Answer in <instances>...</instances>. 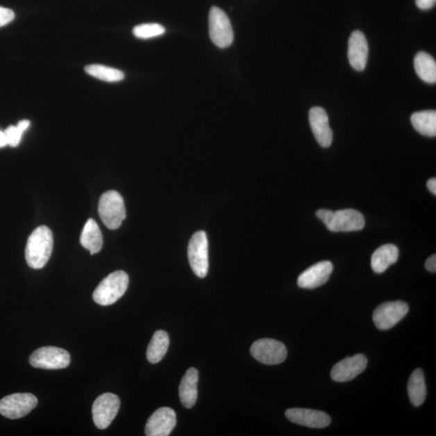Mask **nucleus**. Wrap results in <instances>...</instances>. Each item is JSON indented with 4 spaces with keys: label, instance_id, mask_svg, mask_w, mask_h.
Instances as JSON below:
<instances>
[{
    "label": "nucleus",
    "instance_id": "nucleus-28",
    "mask_svg": "<svg viewBox=\"0 0 436 436\" xmlns=\"http://www.w3.org/2000/svg\"><path fill=\"white\" fill-rule=\"evenodd\" d=\"M15 18V14L11 9L0 7V27L7 26Z\"/></svg>",
    "mask_w": 436,
    "mask_h": 436
},
{
    "label": "nucleus",
    "instance_id": "nucleus-15",
    "mask_svg": "<svg viewBox=\"0 0 436 436\" xmlns=\"http://www.w3.org/2000/svg\"><path fill=\"white\" fill-rule=\"evenodd\" d=\"M333 271V265L330 261L317 262L306 269L297 279V285L302 289L314 290L328 281Z\"/></svg>",
    "mask_w": 436,
    "mask_h": 436
},
{
    "label": "nucleus",
    "instance_id": "nucleus-19",
    "mask_svg": "<svg viewBox=\"0 0 436 436\" xmlns=\"http://www.w3.org/2000/svg\"><path fill=\"white\" fill-rule=\"evenodd\" d=\"M399 257V250L394 244H385L374 251L371 259V269L376 274H383L390 265L395 264Z\"/></svg>",
    "mask_w": 436,
    "mask_h": 436
},
{
    "label": "nucleus",
    "instance_id": "nucleus-3",
    "mask_svg": "<svg viewBox=\"0 0 436 436\" xmlns=\"http://www.w3.org/2000/svg\"><path fill=\"white\" fill-rule=\"evenodd\" d=\"M99 215L108 229H118L126 217L125 202L120 193L116 191L103 193L99 202Z\"/></svg>",
    "mask_w": 436,
    "mask_h": 436
},
{
    "label": "nucleus",
    "instance_id": "nucleus-31",
    "mask_svg": "<svg viewBox=\"0 0 436 436\" xmlns=\"http://www.w3.org/2000/svg\"><path fill=\"white\" fill-rule=\"evenodd\" d=\"M426 269L430 272L436 271V255H433L428 258L425 264Z\"/></svg>",
    "mask_w": 436,
    "mask_h": 436
},
{
    "label": "nucleus",
    "instance_id": "nucleus-21",
    "mask_svg": "<svg viewBox=\"0 0 436 436\" xmlns=\"http://www.w3.org/2000/svg\"><path fill=\"white\" fill-rule=\"evenodd\" d=\"M169 335L165 330H157L153 334L146 351L149 362L157 364L160 362L169 348Z\"/></svg>",
    "mask_w": 436,
    "mask_h": 436
},
{
    "label": "nucleus",
    "instance_id": "nucleus-6",
    "mask_svg": "<svg viewBox=\"0 0 436 436\" xmlns=\"http://www.w3.org/2000/svg\"><path fill=\"white\" fill-rule=\"evenodd\" d=\"M29 363L37 369H61L70 364L71 356L68 351L57 346H43L33 351Z\"/></svg>",
    "mask_w": 436,
    "mask_h": 436
},
{
    "label": "nucleus",
    "instance_id": "nucleus-20",
    "mask_svg": "<svg viewBox=\"0 0 436 436\" xmlns=\"http://www.w3.org/2000/svg\"><path fill=\"white\" fill-rule=\"evenodd\" d=\"M81 245L89 251L91 255L97 254L102 249L103 237L100 227L96 221L89 219L81 236Z\"/></svg>",
    "mask_w": 436,
    "mask_h": 436
},
{
    "label": "nucleus",
    "instance_id": "nucleus-16",
    "mask_svg": "<svg viewBox=\"0 0 436 436\" xmlns=\"http://www.w3.org/2000/svg\"><path fill=\"white\" fill-rule=\"evenodd\" d=\"M309 121L317 142L323 147H329L333 141V132L329 125V117L323 108L310 109Z\"/></svg>",
    "mask_w": 436,
    "mask_h": 436
},
{
    "label": "nucleus",
    "instance_id": "nucleus-10",
    "mask_svg": "<svg viewBox=\"0 0 436 436\" xmlns=\"http://www.w3.org/2000/svg\"><path fill=\"white\" fill-rule=\"evenodd\" d=\"M120 406L121 401L115 394L106 393L99 396L92 405V417L97 428L102 430L108 428Z\"/></svg>",
    "mask_w": 436,
    "mask_h": 436
},
{
    "label": "nucleus",
    "instance_id": "nucleus-25",
    "mask_svg": "<svg viewBox=\"0 0 436 436\" xmlns=\"http://www.w3.org/2000/svg\"><path fill=\"white\" fill-rule=\"evenodd\" d=\"M85 72L89 76L109 83L121 81L125 78V74L117 69L97 65V64L87 66Z\"/></svg>",
    "mask_w": 436,
    "mask_h": 436
},
{
    "label": "nucleus",
    "instance_id": "nucleus-11",
    "mask_svg": "<svg viewBox=\"0 0 436 436\" xmlns=\"http://www.w3.org/2000/svg\"><path fill=\"white\" fill-rule=\"evenodd\" d=\"M368 360L363 354H358L346 358L337 363L331 370L332 380L336 383H346L353 380L367 368Z\"/></svg>",
    "mask_w": 436,
    "mask_h": 436
},
{
    "label": "nucleus",
    "instance_id": "nucleus-30",
    "mask_svg": "<svg viewBox=\"0 0 436 436\" xmlns=\"http://www.w3.org/2000/svg\"><path fill=\"white\" fill-rule=\"evenodd\" d=\"M415 2L419 9L429 10L435 6L436 0H415Z\"/></svg>",
    "mask_w": 436,
    "mask_h": 436
},
{
    "label": "nucleus",
    "instance_id": "nucleus-33",
    "mask_svg": "<svg viewBox=\"0 0 436 436\" xmlns=\"http://www.w3.org/2000/svg\"><path fill=\"white\" fill-rule=\"evenodd\" d=\"M8 145V140L6 135L4 132L0 131V147H3Z\"/></svg>",
    "mask_w": 436,
    "mask_h": 436
},
{
    "label": "nucleus",
    "instance_id": "nucleus-32",
    "mask_svg": "<svg viewBox=\"0 0 436 436\" xmlns=\"http://www.w3.org/2000/svg\"><path fill=\"white\" fill-rule=\"evenodd\" d=\"M427 186L430 192L433 193V195H436V180L435 178H432L428 181Z\"/></svg>",
    "mask_w": 436,
    "mask_h": 436
},
{
    "label": "nucleus",
    "instance_id": "nucleus-2",
    "mask_svg": "<svg viewBox=\"0 0 436 436\" xmlns=\"http://www.w3.org/2000/svg\"><path fill=\"white\" fill-rule=\"evenodd\" d=\"M128 286L126 272L117 271L103 279L93 292V299L101 305L115 303L125 294Z\"/></svg>",
    "mask_w": 436,
    "mask_h": 436
},
{
    "label": "nucleus",
    "instance_id": "nucleus-12",
    "mask_svg": "<svg viewBox=\"0 0 436 436\" xmlns=\"http://www.w3.org/2000/svg\"><path fill=\"white\" fill-rule=\"evenodd\" d=\"M176 414L169 408L158 409L149 418L145 433L147 436H168L176 425Z\"/></svg>",
    "mask_w": 436,
    "mask_h": 436
},
{
    "label": "nucleus",
    "instance_id": "nucleus-23",
    "mask_svg": "<svg viewBox=\"0 0 436 436\" xmlns=\"http://www.w3.org/2000/svg\"><path fill=\"white\" fill-rule=\"evenodd\" d=\"M413 127L421 135L433 137L436 136V112L428 110L414 112L410 117Z\"/></svg>",
    "mask_w": 436,
    "mask_h": 436
},
{
    "label": "nucleus",
    "instance_id": "nucleus-14",
    "mask_svg": "<svg viewBox=\"0 0 436 436\" xmlns=\"http://www.w3.org/2000/svg\"><path fill=\"white\" fill-rule=\"evenodd\" d=\"M286 418L290 422L310 428H324L331 423L330 417L323 411L305 408L286 410Z\"/></svg>",
    "mask_w": 436,
    "mask_h": 436
},
{
    "label": "nucleus",
    "instance_id": "nucleus-4",
    "mask_svg": "<svg viewBox=\"0 0 436 436\" xmlns=\"http://www.w3.org/2000/svg\"><path fill=\"white\" fill-rule=\"evenodd\" d=\"M209 242L206 233L198 231L192 237L188 244L187 256L191 269L200 278H205L209 271Z\"/></svg>",
    "mask_w": 436,
    "mask_h": 436
},
{
    "label": "nucleus",
    "instance_id": "nucleus-13",
    "mask_svg": "<svg viewBox=\"0 0 436 436\" xmlns=\"http://www.w3.org/2000/svg\"><path fill=\"white\" fill-rule=\"evenodd\" d=\"M364 217L358 210H341L334 212L327 229L331 232H351L364 229Z\"/></svg>",
    "mask_w": 436,
    "mask_h": 436
},
{
    "label": "nucleus",
    "instance_id": "nucleus-9",
    "mask_svg": "<svg viewBox=\"0 0 436 436\" xmlns=\"http://www.w3.org/2000/svg\"><path fill=\"white\" fill-rule=\"evenodd\" d=\"M408 312L409 306L404 301L385 302L374 310L373 320L378 329L389 330L403 320Z\"/></svg>",
    "mask_w": 436,
    "mask_h": 436
},
{
    "label": "nucleus",
    "instance_id": "nucleus-29",
    "mask_svg": "<svg viewBox=\"0 0 436 436\" xmlns=\"http://www.w3.org/2000/svg\"><path fill=\"white\" fill-rule=\"evenodd\" d=\"M334 212L329 210H319L316 212V216L324 223L326 226L329 224Z\"/></svg>",
    "mask_w": 436,
    "mask_h": 436
},
{
    "label": "nucleus",
    "instance_id": "nucleus-17",
    "mask_svg": "<svg viewBox=\"0 0 436 436\" xmlns=\"http://www.w3.org/2000/svg\"><path fill=\"white\" fill-rule=\"evenodd\" d=\"M369 58V44L364 34L360 31L351 33L349 42V60L355 71L362 72Z\"/></svg>",
    "mask_w": 436,
    "mask_h": 436
},
{
    "label": "nucleus",
    "instance_id": "nucleus-18",
    "mask_svg": "<svg viewBox=\"0 0 436 436\" xmlns=\"http://www.w3.org/2000/svg\"><path fill=\"white\" fill-rule=\"evenodd\" d=\"M198 380H199V374L195 368L188 369L182 378L179 395L181 403L186 408H192L196 403Z\"/></svg>",
    "mask_w": 436,
    "mask_h": 436
},
{
    "label": "nucleus",
    "instance_id": "nucleus-7",
    "mask_svg": "<svg viewBox=\"0 0 436 436\" xmlns=\"http://www.w3.org/2000/svg\"><path fill=\"white\" fill-rule=\"evenodd\" d=\"M37 405V399L32 394H13L0 400V414L10 419H21Z\"/></svg>",
    "mask_w": 436,
    "mask_h": 436
},
{
    "label": "nucleus",
    "instance_id": "nucleus-24",
    "mask_svg": "<svg viewBox=\"0 0 436 436\" xmlns=\"http://www.w3.org/2000/svg\"><path fill=\"white\" fill-rule=\"evenodd\" d=\"M414 68L419 77L426 83H435L436 62L430 54L419 52L414 58Z\"/></svg>",
    "mask_w": 436,
    "mask_h": 436
},
{
    "label": "nucleus",
    "instance_id": "nucleus-5",
    "mask_svg": "<svg viewBox=\"0 0 436 436\" xmlns=\"http://www.w3.org/2000/svg\"><path fill=\"white\" fill-rule=\"evenodd\" d=\"M209 32L216 47L225 49L234 42V32L230 19L221 8L212 7L209 15Z\"/></svg>",
    "mask_w": 436,
    "mask_h": 436
},
{
    "label": "nucleus",
    "instance_id": "nucleus-1",
    "mask_svg": "<svg viewBox=\"0 0 436 436\" xmlns=\"http://www.w3.org/2000/svg\"><path fill=\"white\" fill-rule=\"evenodd\" d=\"M53 237L51 230L42 226L37 228L28 237L26 249L27 264L33 269H41L51 258Z\"/></svg>",
    "mask_w": 436,
    "mask_h": 436
},
{
    "label": "nucleus",
    "instance_id": "nucleus-26",
    "mask_svg": "<svg viewBox=\"0 0 436 436\" xmlns=\"http://www.w3.org/2000/svg\"><path fill=\"white\" fill-rule=\"evenodd\" d=\"M165 27L160 24H143L133 29V35L140 39H151L163 35Z\"/></svg>",
    "mask_w": 436,
    "mask_h": 436
},
{
    "label": "nucleus",
    "instance_id": "nucleus-22",
    "mask_svg": "<svg viewBox=\"0 0 436 436\" xmlns=\"http://www.w3.org/2000/svg\"><path fill=\"white\" fill-rule=\"evenodd\" d=\"M408 391L411 403L419 406L424 403L427 396L425 376L421 369H415L410 376Z\"/></svg>",
    "mask_w": 436,
    "mask_h": 436
},
{
    "label": "nucleus",
    "instance_id": "nucleus-8",
    "mask_svg": "<svg viewBox=\"0 0 436 436\" xmlns=\"http://www.w3.org/2000/svg\"><path fill=\"white\" fill-rule=\"evenodd\" d=\"M251 353L259 362L267 365L278 364L287 358L288 351L280 341L262 339L255 342L251 348Z\"/></svg>",
    "mask_w": 436,
    "mask_h": 436
},
{
    "label": "nucleus",
    "instance_id": "nucleus-27",
    "mask_svg": "<svg viewBox=\"0 0 436 436\" xmlns=\"http://www.w3.org/2000/svg\"><path fill=\"white\" fill-rule=\"evenodd\" d=\"M31 126V121L28 120H23L18 123L17 126H9L6 131H4L8 140V145L12 147H16L21 142L22 137L24 131Z\"/></svg>",
    "mask_w": 436,
    "mask_h": 436
}]
</instances>
